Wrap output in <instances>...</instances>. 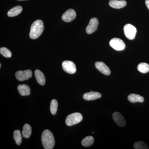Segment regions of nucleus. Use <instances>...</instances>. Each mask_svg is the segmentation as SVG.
Masks as SVG:
<instances>
[{"label": "nucleus", "mask_w": 149, "mask_h": 149, "mask_svg": "<svg viewBox=\"0 0 149 149\" xmlns=\"http://www.w3.org/2000/svg\"><path fill=\"white\" fill-rule=\"evenodd\" d=\"M134 148L136 149H148V147L146 144L142 141L137 142L134 143Z\"/></svg>", "instance_id": "24"}, {"label": "nucleus", "mask_w": 149, "mask_h": 149, "mask_svg": "<svg viewBox=\"0 0 149 149\" xmlns=\"http://www.w3.org/2000/svg\"><path fill=\"white\" fill-rule=\"evenodd\" d=\"M35 74L37 83L41 85H44L45 84V77L42 71L39 70H36L35 72Z\"/></svg>", "instance_id": "14"}, {"label": "nucleus", "mask_w": 149, "mask_h": 149, "mask_svg": "<svg viewBox=\"0 0 149 149\" xmlns=\"http://www.w3.org/2000/svg\"><path fill=\"white\" fill-rule=\"evenodd\" d=\"M58 103L56 100L54 99L51 102L50 111L51 113L53 115H55L57 111Z\"/></svg>", "instance_id": "22"}, {"label": "nucleus", "mask_w": 149, "mask_h": 149, "mask_svg": "<svg viewBox=\"0 0 149 149\" xmlns=\"http://www.w3.org/2000/svg\"><path fill=\"white\" fill-rule=\"evenodd\" d=\"M13 139L17 145L19 146L22 142V136L19 130H15L14 131Z\"/></svg>", "instance_id": "20"}, {"label": "nucleus", "mask_w": 149, "mask_h": 149, "mask_svg": "<svg viewBox=\"0 0 149 149\" xmlns=\"http://www.w3.org/2000/svg\"><path fill=\"white\" fill-rule=\"evenodd\" d=\"M32 127L28 124H24L22 131V136L26 139H28L32 134Z\"/></svg>", "instance_id": "18"}, {"label": "nucleus", "mask_w": 149, "mask_h": 149, "mask_svg": "<svg viewBox=\"0 0 149 149\" xmlns=\"http://www.w3.org/2000/svg\"><path fill=\"white\" fill-rule=\"evenodd\" d=\"M95 66L96 68L102 74L106 75L110 74L111 70L109 68L102 62H96Z\"/></svg>", "instance_id": "10"}, {"label": "nucleus", "mask_w": 149, "mask_h": 149, "mask_svg": "<svg viewBox=\"0 0 149 149\" xmlns=\"http://www.w3.org/2000/svg\"><path fill=\"white\" fill-rule=\"evenodd\" d=\"M99 25L98 19L95 17L91 19L89 24L86 27V32L88 34H91L95 32Z\"/></svg>", "instance_id": "8"}, {"label": "nucleus", "mask_w": 149, "mask_h": 149, "mask_svg": "<svg viewBox=\"0 0 149 149\" xmlns=\"http://www.w3.org/2000/svg\"><path fill=\"white\" fill-rule=\"evenodd\" d=\"M44 29V25L42 21L40 19L36 20L31 25L29 37L32 40L37 39L42 35Z\"/></svg>", "instance_id": "1"}, {"label": "nucleus", "mask_w": 149, "mask_h": 149, "mask_svg": "<svg viewBox=\"0 0 149 149\" xmlns=\"http://www.w3.org/2000/svg\"><path fill=\"white\" fill-rule=\"evenodd\" d=\"M17 90L21 96L29 95L30 94V88L29 86L25 84L18 85Z\"/></svg>", "instance_id": "15"}, {"label": "nucleus", "mask_w": 149, "mask_h": 149, "mask_svg": "<svg viewBox=\"0 0 149 149\" xmlns=\"http://www.w3.org/2000/svg\"><path fill=\"white\" fill-rule=\"evenodd\" d=\"M128 99L131 103L143 102L144 100L143 97L135 94H131L128 96Z\"/></svg>", "instance_id": "16"}, {"label": "nucleus", "mask_w": 149, "mask_h": 149, "mask_svg": "<svg viewBox=\"0 0 149 149\" xmlns=\"http://www.w3.org/2000/svg\"><path fill=\"white\" fill-rule=\"evenodd\" d=\"M1 64H0V68H1Z\"/></svg>", "instance_id": "26"}, {"label": "nucleus", "mask_w": 149, "mask_h": 149, "mask_svg": "<svg viewBox=\"0 0 149 149\" xmlns=\"http://www.w3.org/2000/svg\"><path fill=\"white\" fill-rule=\"evenodd\" d=\"M94 142V139L93 137L88 136L85 137L82 140L81 143L83 146L88 147L91 146L93 145Z\"/></svg>", "instance_id": "19"}, {"label": "nucleus", "mask_w": 149, "mask_h": 149, "mask_svg": "<svg viewBox=\"0 0 149 149\" xmlns=\"http://www.w3.org/2000/svg\"><path fill=\"white\" fill-rule=\"evenodd\" d=\"M137 69L141 73H147L149 72V65L146 63H142L138 65Z\"/></svg>", "instance_id": "21"}, {"label": "nucleus", "mask_w": 149, "mask_h": 149, "mask_svg": "<svg viewBox=\"0 0 149 149\" xmlns=\"http://www.w3.org/2000/svg\"><path fill=\"white\" fill-rule=\"evenodd\" d=\"M42 141L43 147L45 149H52L55 146L54 138L50 130H45L42 135Z\"/></svg>", "instance_id": "2"}, {"label": "nucleus", "mask_w": 149, "mask_h": 149, "mask_svg": "<svg viewBox=\"0 0 149 149\" xmlns=\"http://www.w3.org/2000/svg\"><path fill=\"white\" fill-rule=\"evenodd\" d=\"M127 4V2L124 0H111L109 2V5L111 7L115 9H120L124 7Z\"/></svg>", "instance_id": "13"}, {"label": "nucleus", "mask_w": 149, "mask_h": 149, "mask_svg": "<svg viewBox=\"0 0 149 149\" xmlns=\"http://www.w3.org/2000/svg\"><path fill=\"white\" fill-rule=\"evenodd\" d=\"M76 17V12L74 10L70 9L65 12L62 16V19L65 22H71Z\"/></svg>", "instance_id": "9"}, {"label": "nucleus", "mask_w": 149, "mask_h": 149, "mask_svg": "<svg viewBox=\"0 0 149 149\" xmlns=\"http://www.w3.org/2000/svg\"><path fill=\"white\" fill-rule=\"evenodd\" d=\"M83 119V116L81 113L78 112L74 113L69 115L67 117L65 123L68 126H72L81 122Z\"/></svg>", "instance_id": "3"}, {"label": "nucleus", "mask_w": 149, "mask_h": 149, "mask_svg": "<svg viewBox=\"0 0 149 149\" xmlns=\"http://www.w3.org/2000/svg\"><path fill=\"white\" fill-rule=\"evenodd\" d=\"M124 33L125 37L129 40H133L136 37L137 29L133 25L130 24H127L124 26L123 28Z\"/></svg>", "instance_id": "4"}, {"label": "nucleus", "mask_w": 149, "mask_h": 149, "mask_svg": "<svg viewBox=\"0 0 149 149\" xmlns=\"http://www.w3.org/2000/svg\"><path fill=\"white\" fill-rule=\"evenodd\" d=\"M18 1H24V0H18Z\"/></svg>", "instance_id": "27"}, {"label": "nucleus", "mask_w": 149, "mask_h": 149, "mask_svg": "<svg viewBox=\"0 0 149 149\" xmlns=\"http://www.w3.org/2000/svg\"><path fill=\"white\" fill-rule=\"evenodd\" d=\"M32 72L30 70H19L15 73V77L18 81H23L27 80L32 77Z\"/></svg>", "instance_id": "6"}, {"label": "nucleus", "mask_w": 149, "mask_h": 149, "mask_svg": "<svg viewBox=\"0 0 149 149\" xmlns=\"http://www.w3.org/2000/svg\"><path fill=\"white\" fill-rule=\"evenodd\" d=\"M145 3H146V6L149 10V0H146Z\"/></svg>", "instance_id": "25"}, {"label": "nucleus", "mask_w": 149, "mask_h": 149, "mask_svg": "<svg viewBox=\"0 0 149 149\" xmlns=\"http://www.w3.org/2000/svg\"><path fill=\"white\" fill-rule=\"evenodd\" d=\"M22 10V8L21 6H17L8 11V16L10 17L16 16L21 13Z\"/></svg>", "instance_id": "17"}, {"label": "nucleus", "mask_w": 149, "mask_h": 149, "mask_svg": "<svg viewBox=\"0 0 149 149\" xmlns=\"http://www.w3.org/2000/svg\"><path fill=\"white\" fill-rule=\"evenodd\" d=\"M109 45L112 48L116 51H122L125 49V43L119 38H114L111 40Z\"/></svg>", "instance_id": "5"}, {"label": "nucleus", "mask_w": 149, "mask_h": 149, "mask_svg": "<svg viewBox=\"0 0 149 149\" xmlns=\"http://www.w3.org/2000/svg\"><path fill=\"white\" fill-rule=\"evenodd\" d=\"M0 53L6 58H10L12 56V53L7 48L3 47L0 49Z\"/></svg>", "instance_id": "23"}, {"label": "nucleus", "mask_w": 149, "mask_h": 149, "mask_svg": "<svg viewBox=\"0 0 149 149\" xmlns=\"http://www.w3.org/2000/svg\"><path fill=\"white\" fill-rule=\"evenodd\" d=\"M62 65L63 70L69 74H74L76 72V65L73 62L65 61L63 62Z\"/></svg>", "instance_id": "7"}, {"label": "nucleus", "mask_w": 149, "mask_h": 149, "mask_svg": "<svg viewBox=\"0 0 149 149\" xmlns=\"http://www.w3.org/2000/svg\"><path fill=\"white\" fill-rule=\"evenodd\" d=\"M101 97V94L98 92H90L85 93L83 95V98L85 100L92 101L100 98Z\"/></svg>", "instance_id": "12"}, {"label": "nucleus", "mask_w": 149, "mask_h": 149, "mask_svg": "<svg viewBox=\"0 0 149 149\" xmlns=\"http://www.w3.org/2000/svg\"><path fill=\"white\" fill-rule=\"evenodd\" d=\"M113 118L117 125L120 127H123L126 124L125 118L122 114L118 112H115L113 114Z\"/></svg>", "instance_id": "11"}]
</instances>
